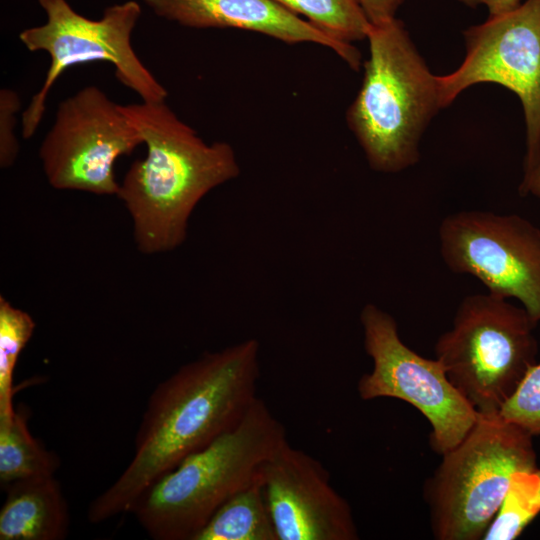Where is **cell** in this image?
Returning <instances> with one entry per match:
<instances>
[{"label": "cell", "instance_id": "obj_13", "mask_svg": "<svg viewBox=\"0 0 540 540\" xmlns=\"http://www.w3.org/2000/svg\"><path fill=\"white\" fill-rule=\"evenodd\" d=\"M157 16L195 28H233L260 33L287 44L315 43L333 50L351 69L361 54L273 0H142Z\"/></svg>", "mask_w": 540, "mask_h": 540}, {"label": "cell", "instance_id": "obj_3", "mask_svg": "<svg viewBox=\"0 0 540 540\" xmlns=\"http://www.w3.org/2000/svg\"><path fill=\"white\" fill-rule=\"evenodd\" d=\"M286 441L284 425L257 397L238 425L155 481L129 513L155 540H192Z\"/></svg>", "mask_w": 540, "mask_h": 540}, {"label": "cell", "instance_id": "obj_2", "mask_svg": "<svg viewBox=\"0 0 540 540\" xmlns=\"http://www.w3.org/2000/svg\"><path fill=\"white\" fill-rule=\"evenodd\" d=\"M146 145V156L127 170L117 194L128 210L137 248L144 254L174 250L187 236L201 199L236 178L232 146L206 143L165 103L120 105Z\"/></svg>", "mask_w": 540, "mask_h": 540}, {"label": "cell", "instance_id": "obj_20", "mask_svg": "<svg viewBox=\"0 0 540 540\" xmlns=\"http://www.w3.org/2000/svg\"><path fill=\"white\" fill-rule=\"evenodd\" d=\"M499 414L534 436H540V362L525 374Z\"/></svg>", "mask_w": 540, "mask_h": 540}, {"label": "cell", "instance_id": "obj_12", "mask_svg": "<svg viewBox=\"0 0 540 540\" xmlns=\"http://www.w3.org/2000/svg\"><path fill=\"white\" fill-rule=\"evenodd\" d=\"M262 479L278 540H357L347 500L325 467L288 441L265 462Z\"/></svg>", "mask_w": 540, "mask_h": 540}, {"label": "cell", "instance_id": "obj_11", "mask_svg": "<svg viewBox=\"0 0 540 540\" xmlns=\"http://www.w3.org/2000/svg\"><path fill=\"white\" fill-rule=\"evenodd\" d=\"M466 54L453 72L437 76L442 109L466 88L499 84L521 101L526 126L524 166L540 146V0L489 18L464 32Z\"/></svg>", "mask_w": 540, "mask_h": 540}, {"label": "cell", "instance_id": "obj_19", "mask_svg": "<svg viewBox=\"0 0 540 540\" xmlns=\"http://www.w3.org/2000/svg\"><path fill=\"white\" fill-rule=\"evenodd\" d=\"M35 327L27 312L0 296V420L10 418L15 412L14 369Z\"/></svg>", "mask_w": 540, "mask_h": 540}, {"label": "cell", "instance_id": "obj_7", "mask_svg": "<svg viewBox=\"0 0 540 540\" xmlns=\"http://www.w3.org/2000/svg\"><path fill=\"white\" fill-rule=\"evenodd\" d=\"M46 22L22 30L19 40L31 52L44 51L50 65L40 90L22 113V136L31 138L46 110V101L55 81L68 68L87 62H110L115 77L142 101L161 102L168 95L135 53L131 37L142 10L135 0L107 7L100 19H90L75 11L67 0H38Z\"/></svg>", "mask_w": 540, "mask_h": 540}, {"label": "cell", "instance_id": "obj_8", "mask_svg": "<svg viewBox=\"0 0 540 540\" xmlns=\"http://www.w3.org/2000/svg\"><path fill=\"white\" fill-rule=\"evenodd\" d=\"M364 348L372 370L361 376L362 400L394 398L416 408L431 427V449L442 455L466 436L478 412L449 380L442 364L409 348L395 319L372 303L360 313Z\"/></svg>", "mask_w": 540, "mask_h": 540}, {"label": "cell", "instance_id": "obj_18", "mask_svg": "<svg viewBox=\"0 0 540 540\" xmlns=\"http://www.w3.org/2000/svg\"><path fill=\"white\" fill-rule=\"evenodd\" d=\"M540 513V469L514 475L482 540H514Z\"/></svg>", "mask_w": 540, "mask_h": 540}, {"label": "cell", "instance_id": "obj_6", "mask_svg": "<svg viewBox=\"0 0 540 540\" xmlns=\"http://www.w3.org/2000/svg\"><path fill=\"white\" fill-rule=\"evenodd\" d=\"M537 322L522 306L489 292L466 296L435 358L478 413H498L536 363Z\"/></svg>", "mask_w": 540, "mask_h": 540}, {"label": "cell", "instance_id": "obj_10", "mask_svg": "<svg viewBox=\"0 0 540 540\" xmlns=\"http://www.w3.org/2000/svg\"><path fill=\"white\" fill-rule=\"evenodd\" d=\"M441 257L487 292L515 299L540 322V228L517 214L460 211L440 223Z\"/></svg>", "mask_w": 540, "mask_h": 540}, {"label": "cell", "instance_id": "obj_4", "mask_svg": "<svg viewBox=\"0 0 540 540\" xmlns=\"http://www.w3.org/2000/svg\"><path fill=\"white\" fill-rule=\"evenodd\" d=\"M366 39L369 58L346 121L370 167L396 173L418 161L421 137L442 109L437 76L396 17L371 24Z\"/></svg>", "mask_w": 540, "mask_h": 540}, {"label": "cell", "instance_id": "obj_21", "mask_svg": "<svg viewBox=\"0 0 540 540\" xmlns=\"http://www.w3.org/2000/svg\"><path fill=\"white\" fill-rule=\"evenodd\" d=\"M21 100L17 92L9 88L0 90V166H12L19 153V142L15 134L17 112Z\"/></svg>", "mask_w": 540, "mask_h": 540}, {"label": "cell", "instance_id": "obj_14", "mask_svg": "<svg viewBox=\"0 0 540 540\" xmlns=\"http://www.w3.org/2000/svg\"><path fill=\"white\" fill-rule=\"evenodd\" d=\"M4 489L0 540H62L67 536L69 508L54 475L16 481Z\"/></svg>", "mask_w": 540, "mask_h": 540}, {"label": "cell", "instance_id": "obj_24", "mask_svg": "<svg viewBox=\"0 0 540 540\" xmlns=\"http://www.w3.org/2000/svg\"><path fill=\"white\" fill-rule=\"evenodd\" d=\"M462 4L475 8L479 5H484L488 11L489 16L501 15L516 9L521 0H458Z\"/></svg>", "mask_w": 540, "mask_h": 540}, {"label": "cell", "instance_id": "obj_1", "mask_svg": "<svg viewBox=\"0 0 540 540\" xmlns=\"http://www.w3.org/2000/svg\"><path fill=\"white\" fill-rule=\"evenodd\" d=\"M259 349V342L250 338L206 352L155 387L139 423L133 457L90 503V523L130 512L155 481L240 423L258 397Z\"/></svg>", "mask_w": 540, "mask_h": 540}, {"label": "cell", "instance_id": "obj_16", "mask_svg": "<svg viewBox=\"0 0 540 540\" xmlns=\"http://www.w3.org/2000/svg\"><path fill=\"white\" fill-rule=\"evenodd\" d=\"M27 419L26 410L19 407L10 418L0 420V483L3 489L16 481L54 475L60 467L58 455L32 436Z\"/></svg>", "mask_w": 540, "mask_h": 540}, {"label": "cell", "instance_id": "obj_9", "mask_svg": "<svg viewBox=\"0 0 540 540\" xmlns=\"http://www.w3.org/2000/svg\"><path fill=\"white\" fill-rule=\"evenodd\" d=\"M140 144L142 136L120 104L90 85L59 103L39 157L55 189L117 196L115 162Z\"/></svg>", "mask_w": 540, "mask_h": 540}, {"label": "cell", "instance_id": "obj_22", "mask_svg": "<svg viewBox=\"0 0 540 540\" xmlns=\"http://www.w3.org/2000/svg\"><path fill=\"white\" fill-rule=\"evenodd\" d=\"M371 24L377 25L395 18L404 0H358Z\"/></svg>", "mask_w": 540, "mask_h": 540}, {"label": "cell", "instance_id": "obj_5", "mask_svg": "<svg viewBox=\"0 0 540 540\" xmlns=\"http://www.w3.org/2000/svg\"><path fill=\"white\" fill-rule=\"evenodd\" d=\"M532 439L499 412L478 413L424 484L435 539L482 540L514 475L537 468Z\"/></svg>", "mask_w": 540, "mask_h": 540}, {"label": "cell", "instance_id": "obj_17", "mask_svg": "<svg viewBox=\"0 0 540 540\" xmlns=\"http://www.w3.org/2000/svg\"><path fill=\"white\" fill-rule=\"evenodd\" d=\"M303 16L333 39L351 44L367 38L371 23L358 0H273Z\"/></svg>", "mask_w": 540, "mask_h": 540}, {"label": "cell", "instance_id": "obj_23", "mask_svg": "<svg viewBox=\"0 0 540 540\" xmlns=\"http://www.w3.org/2000/svg\"><path fill=\"white\" fill-rule=\"evenodd\" d=\"M519 192L522 195H532L540 199V146L532 162L524 166Z\"/></svg>", "mask_w": 540, "mask_h": 540}, {"label": "cell", "instance_id": "obj_15", "mask_svg": "<svg viewBox=\"0 0 540 540\" xmlns=\"http://www.w3.org/2000/svg\"><path fill=\"white\" fill-rule=\"evenodd\" d=\"M192 540H278L261 475L230 497Z\"/></svg>", "mask_w": 540, "mask_h": 540}]
</instances>
